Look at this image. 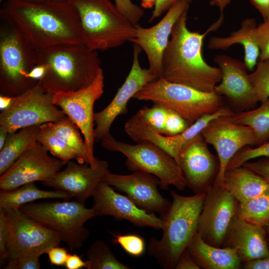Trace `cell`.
<instances>
[{
	"label": "cell",
	"mask_w": 269,
	"mask_h": 269,
	"mask_svg": "<svg viewBox=\"0 0 269 269\" xmlns=\"http://www.w3.org/2000/svg\"><path fill=\"white\" fill-rule=\"evenodd\" d=\"M0 15L36 50L83 43L77 12L67 0H5Z\"/></svg>",
	"instance_id": "1"
},
{
	"label": "cell",
	"mask_w": 269,
	"mask_h": 269,
	"mask_svg": "<svg viewBox=\"0 0 269 269\" xmlns=\"http://www.w3.org/2000/svg\"><path fill=\"white\" fill-rule=\"evenodd\" d=\"M186 10L174 24L162 59L161 76L166 80L205 92H214L222 79L219 67L209 65L202 55L205 37L217 30L224 19L217 20L203 33L191 31L187 27Z\"/></svg>",
	"instance_id": "2"
},
{
	"label": "cell",
	"mask_w": 269,
	"mask_h": 269,
	"mask_svg": "<svg viewBox=\"0 0 269 269\" xmlns=\"http://www.w3.org/2000/svg\"><path fill=\"white\" fill-rule=\"evenodd\" d=\"M36 63L46 68L37 85L52 94L85 88L102 70L97 51L84 43L59 44L37 50Z\"/></svg>",
	"instance_id": "3"
},
{
	"label": "cell",
	"mask_w": 269,
	"mask_h": 269,
	"mask_svg": "<svg viewBox=\"0 0 269 269\" xmlns=\"http://www.w3.org/2000/svg\"><path fill=\"white\" fill-rule=\"evenodd\" d=\"M206 193L184 196L172 191V201L165 216L160 240L151 238L148 254L165 269H175L179 258L197 232Z\"/></svg>",
	"instance_id": "4"
},
{
	"label": "cell",
	"mask_w": 269,
	"mask_h": 269,
	"mask_svg": "<svg viewBox=\"0 0 269 269\" xmlns=\"http://www.w3.org/2000/svg\"><path fill=\"white\" fill-rule=\"evenodd\" d=\"M76 10L83 43L104 51L134 38L135 27L110 0H67Z\"/></svg>",
	"instance_id": "5"
},
{
	"label": "cell",
	"mask_w": 269,
	"mask_h": 269,
	"mask_svg": "<svg viewBox=\"0 0 269 269\" xmlns=\"http://www.w3.org/2000/svg\"><path fill=\"white\" fill-rule=\"evenodd\" d=\"M151 101L176 112L190 126L207 114L224 106L223 97L215 92H203L160 77L145 85L133 97Z\"/></svg>",
	"instance_id": "6"
},
{
	"label": "cell",
	"mask_w": 269,
	"mask_h": 269,
	"mask_svg": "<svg viewBox=\"0 0 269 269\" xmlns=\"http://www.w3.org/2000/svg\"><path fill=\"white\" fill-rule=\"evenodd\" d=\"M37 65L36 50L12 26H0V95H20L37 84L28 74Z\"/></svg>",
	"instance_id": "7"
},
{
	"label": "cell",
	"mask_w": 269,
	"mask_h": 269,
	"mask_svg": "<svg viewBox=\"0 0 269 269\" xmlns=\"http://www.w3.org/2000/svg\"><path fill=\"white\" fill-rule=\"evenodd\" d=\"M19 209L29 217L58 233L71 250L80 248L90 235L84 224L97 216L95 210L78 201L31 202Z\"/></svg>",
	"instance_id": "8"
},
{
	"label": "cell",
	"mask_w": 269,
	"mask_h": 269,
	"mask_svg": "<svg viewBox=\"0 0 269 269\" xmlns=\"http://www.w3.org/2000/svg\"><path fill=\"white\" fill-rule=\"evenodd\" d=\"M100 141L105 149L124 154L126 165L131 171H144L157 177L161 189L166 190L173 185L182 190L186 186L176 160L155 144L147 140L129 144L116 140L111 134Z\"/></svg>",
	"instance_id": "9"
},
{
	"label": "cell",
	"mask_w": 269,
	"mask_h": 269,
	"mask_svg": "<svg viewBox=\"0 0 269 269\" xmlns=\"http://www.w3.org/2000/svg\"><path fill=\"white\" fill-rule=\"evenodd\" d=\"M54 94L44 91L37 84L12 97L10 105L0 114V128L9 133L33 126L55 122L67 116L53 103Z\"/></svg>",
	"instance_id": "10"
},
{
	"label": "cell",
	"mask_w": 269,
	"mask_h": 269,
	"mask_svg": "<svg viewBox=\"0 0 269 269\" xmlns=\"http://www.w3.org/2000/svg\"><path fill=\"white\" fill-rule=\"evenodd\" d=\"M1 209L8 229L7 260L22 256L40 257L62 241L58 233L30 218L19 209Z\"/></svg>",
	"instance_id": "11"
},
{
	"label": "cell",
	"mask_w": 269,
	"mask_h": 269,
	"mask_svg": "<svg viewBox=\"0 0 269 269\" xmlns=\"http://www.w3.org/2000/svg\"><path fill=\"white\" fill-rule=\"evenodd\" d=\"M103 70L89 86L78 91L54 94L53 103L79 128L82 134L90 158L95 165L98 158L94 155V105L104 93Z\"/></svg>",
	"instance_id": "12"
},
{
	"label": "cell",
	"mask_w": 269,
	"mask_h": 269,
	"mask_svg": "<svg viewBox=\"0 0 269 269\" xmlns=\"http://www.w3.org/2000/svg\"><path fill=\"white\" fill-rule=\"evenodd\" d=\"M206 193L197 232L207 244L223 247L239 203L223 184L213 183Z\"/></svg>",
	"instance_id": "13"
},
{
	"label": "cell",
	"mask_w": 269,
	"mask_h": 269,
	"mask_svg": "<svg viewBox=\"0 0 269 269\" xmlns=\"http://www.w3.org/2000/svg\"><path fill=\"white\" fill-rule=\"evenodd\" d=\"M201 134L217 153L219 169L214 182L216 184H223L227 165L239 150L247 146L257 145V136L253 129L232 122L228 116L212 120Z\"/></svg>",
	"instance_id": "14"
},
{
	"label": "cell",
	"mask_w": 269,
	"mask_h": 269,
	"mask_svg": "<svg viewBox=\"0 0 269 269\" xmlns=\"http://www.w3.org/2000/svg\"><path fill=\"white\" fill-rule=\"evenodd\" d=\"M48 152L40 142H35L0 175V191H10L27 183L51 179L65 164Z\"/></svg>",
	"instance_id": "15"
},
{
	"label": "cell",
	"mask_w": 269,
	"mask_h": 269,
	"mask_svg": "<svg viewBox=\"0 0 269 269\" xmlns=\"http://www.w3.org/2000/svg\"><path fill=\"white\" fill-rule=\"evenodd\" d=\"M234 113L230 108L224 106L215 113L202 117L182 133L168 136L154 132L136 113L126 122L124 131L135 142L147 140L155 144L171 155L177 162L181 150L201 134L210 122L218 117L230 116Z\"/></svg>",
	"instance_id": "16"
},
{
	"label": "cell",
	"mask_w": 269,
	"mask_h": 269,
	"mask_svg": "<svg viewBox=\"0 0 269 269\" xmlns=\"http://www.w3.org/2000/svg\"><path fill=\"white\" fill-rule=\"evenodd\" d=\"M141 50L139 46L134 44L132 67L125 81L109 104L101 111L94 113L96 141H101L111 134L110 128L116 118L127 113L129 101L145 85L157 79L148 68H142L140 66L139 55Z\"/></svg>",
	"instance_id": "17"
},
{
	"label": "cell",
	"mask_w": 269,
	"mask_h": 269,
	"mask_svg": "<svg viewBox=\"0 0 269 269\" xmlns=\"http://www.w3.org/2000/svg\"><path fill=\"white\" fill-rule=\"evenodd\" d=\"M191 0H179L166 12L154 25L144 28L135 26L134 37L130 42L139 46L145 52L149 71L157 79L161 76L162 59L169 42L173 26L182 14L189 9Z\"/></svg>",
	"instance_id": "18"
},
{
	"label": "cell",
	"mask_w": 269,
	"mask_h": 269,
	"mask_svg": "<svg viewBox=\"0 0 269 269\" xmlns=\"http://www.w3.org/2000/svg\"><path fill=\"white\" fill-rule=\"evenodd\" d=\"M177 163L186 186L195 194L206 193L213 184L219 169L218 159L210 151L201 134L181 150Z\"/></svg>",
	"instance_id": "19"
},
{
	"label": "cell",
	"mask_w": 269,
	"mask_h": 269,
	"mask_svg": "<svg viewBox=\"0 0 269 269\" xmlns=\"http://www.w3.org/2000/svg\"><path fill=\"white\" fill-rule=\"evenodd\" d=\"M102 182L126 193L140 208L148 213H159L162 218L171 204L159 192V179L147 172L135 171L131 174L123 175L109 171Z\"/></svg>",
	"instance_id": "20"
},
{
	"label": "cell",
	"mask_w": 269,
	"mask_h": 269,
	"mask_svg": "<svg viewBox=\"0 0 269 269\" xmlns=\"http://www.w3.org/2000/svg\"><path fill=\"white\" fill-rule=\"evenodd\" d=\"M214 61L222 75L214 92L225 97L237 112L256 107L259 102L244 62L225 54L216 55Z\"/></svg>",
	"instance_id": "21"
},
{
	"label": "cell",
	"mask_w": 269,
	"mask_h": 269,
	"mask_svg": "<svg viewBox=\"0 0 269 269\" xmlns=\"http://www.w3.org/2000/svg\"><path fill=\"white\" fill-rule=\"evenodd\" d=\"M66 164L64 170L58 171L51 179L43 184L65 192L83 204L92 197L98 185L110 171L108 162L99 159L96 167L71 160Z\"/></svg>",
	"instance_id": "22"
},
{
	"label": "cell",
	"mask_w": 269,
	"mask_h": 269,
	"mask_svg": "<svg viewBox=\"0 0 269 269\" xmlns=\"http://www.w3.org/2000/svg\"><path fill=\"white\" fill-rule=\"evenodd\" d=\"M92 197V208L97 216H111L117 220H126L140 227L162 229L163 227L162 218L140 208L128 196L116 192L114 187L104 182L98 185Z\"/></svg>",
	"instance_id": "23"
},
{
	"label": "cell",
	"mask_w": 269,
	"mask_h": 269,
	"mask_svg": "<svg viewBox=\"0 0 269 269\" xmlns=\"http://www.w3.org/2000/svg\"><path fill=\"white\" fill-rule=\"evenodd\" d=\"M264 227L236 215L229 228L223 247L235 250L243 262L267 257L269 249Z\"/></svg>",
	"instance_id": "24"
},
{
	"label": "cell",
	"mask_w": 269,
	"mask_h": 269,
	"mask_svg": "<svg viewBox=\"0 0 269 269\" xmlns=\"http://www.w3.org/2000/svg\"><path fill=\"white\" fill-rule=\"evenodd\" d=\"M186 249L200 267L205 269H238L241 261L235 250L217 247L206 243L196 232Z\"/></svg>",
	"instance_id": "25"
},
{
	"label": "cell",
	"mask_w": 269,
	"mask_h": 269,
	"mask_svg": "<svg viewBox=\"0 0 269 269\" xmlns=\"http://www.w3.org/2000/svg\"><path fill=\"white\" fill-rule=\"evenodd\" d=\"M257 25L255 18H246L242 21L241 28L232 32L229 36L210 37L208 47L211 49L225 50L235 44H241L245 52L244 62L248 71H253L260 56V49L255 36Z\"/></svg>",
	"instance_id": "26"
},
{
	"label": "cell",
	"mask_w": 269,
	"mask_h": 269,
	"mask_svg": "<svg viewBox=\"0 0 269 269\" xmlns=\"http://www.w3.org/2000/svg\"><path fill=\"white\" fill-rule=\"evenodd\" d=\"M223 185L239 203L269 191V184L265 179L242 165L226 170Z\"/></svg>",
	"instance_id": "27"
},
{
	"label": "cell",
	"mask_w": 269,
	"mask_h": 269,
	"mask_svg": "<svg viewBox=\"0 0 269 269\" xmlns=\"http://www.w3.org/2000/svg\"><path fill=\"white\" fill-rule=\"evenodd\" d=\"M72 197L61 190L39 189L34 182L24 184L15 189L0 192V208L17 209L25 204L44 199L69 200Z\"/></svg>",
	"instance_id": "28"
},
{
	"label": "cell",
	"mask_w": 269,
	"mask_h": 269,
	"mask_svg": "<svg viewBox=\"0 0 269 269\" xmlns=\"http://www.w3.org/2000/svg\"><path fill=\"white\" fill-rule=\"evenodd\" d=\"M38 127L39 126H33L8 133L4 146L0 150V175L37 141Z\"/></svg>",
	"instance_id": "29"
},
{
	"label": "cell",
	"mask_w": 269,
	"mask_h": 269,
	"mask_svg": "<svg viewBox=\"0 0 269 269\" xmlns=\"http://www.w3.org/2000/svg\"><path fill=\"white\" fill-rule=\"evenodd\" d=\"M48 124L52 132L74 151L77 162L87 163L93 167L97 166L93 164L90 158L79 128L69 118L66 117L58 121L48 123Z\"/></svg>",
	"instance_id": "30"
},
{
	"label": "cell",
	"mask_w": 269,
	"mask_h": 269,
	"mask_svg": "<svg viewBox=\"0 0 269 269\" xmlns=\"http://www.w3.org/2000/svg\"><path fill=\"white\" fill-rule=\"evenodd\" d=\"M228 117L236 124L252 128L257 136V145L269 141V98L257 108L234 112Z\"/></svg>",
	"instance_id": "31"
},
{
	"label": "cell",
	"mask_w": 269,
	"mask_h": 269,
	"mask_svg": "<svg viewBox=\"0 0 269 269\" xmlns=\"http://www.w3.org/2000/svg\"><path fill=\"white\" fill-rule=\"evenodd\" d=\"M237 216L252 224L269 226V191L239 203Z\"/></svg>",
	"instance_id": "32"
},
{
	"label": "cell",
	"mask_w": 269,
	"mask_h": 269,
	"mask_svg": "<svg viewBox=\"0 0 269 269\" xmlns=\"http://www.w3.org/2000/svg\"><path fill=\"white\" fill-rule=\"evenodd\" d=\"M86 261L87 269H130L120 262L113 254L108 244L101 239L92 244L88 249Z\"/></svg>",
	"instance_id": "33"
},
{
	"label": "cell",
	"mask_w": 269,
	"mask_h": 269,
	"mask_svg": "<svg viewBox=\"0 0 269 269\" xmlns=\"http://www.w3.org/2000/svg\"><path fill=\"white\" fill-rule=\"evenodd\" d=\"M37 141L53 156L60 159L65 164L73 159H76L74 151L52 132L48 123L39 126Z\"/></svg>",
	"instance_id": "34"
},
{
	"label": "cell",
	"mask_w": 269,
	"mask_h": 269,
	"mask_svg": "<svg viewBox=\"0 0 269 269\" xmlns=\"http://www.w3.org/2000/svg\"><path fill=\"white\" fill-rule=\"evenodd\" d=\"M256 97L261 103L269 98V58L259 60L254 72L249 74Z\"/></svg>",
	"instance_id": "35"
},
{
	"label": "cell",
	"mask_w": 269,
	"mask_h": 269,
	"mask_svg": "<svg viewBox=\"0 0 269 269\" xmlns=\"http://www.w3.org/2000/svg\"><path fill=\"white\" fill-rule=\"evenodd\" d=\"M168 111L163 105L154 104L150 108L143 107L137 113L154 132L164 135Z\"/></svg>",
	"instance_id": "36"
},
{
	"label": "cell",
	"mask_w": 269,
	"mask_h": 269,
	"mask_svg": "<svg viewBox=\"0 0 269 269\" xmlns=\"http://www.w3.org/2000/svg\"><path fill=\"white\" fill-rule=\"evenodd\" d=\"M260 157L269 158V141L255 148L247 146L241 148L231 159L226 170L240 166L250 160Z\"/></svg>",
	"instance_id": "37"
},
{
	"label": "cell",
	"mask_w": 269,
	"mask_h": 269,
	"mask_svg": "<svg viewBox=\"0 0 269 269\" xmlns=\"http://www.w3.org/2000/svg\"><path fill=\"white\" fill-rule=\"evenodd\" d=\"M111 234L113 243L119 244L130 255L138 257L144 252L145 243L140 236L135 234Z\"/></svg>",
	"instance_id": "38"
},
{
	"label": "cell",
	"mask_w": 269,
	"mask_h": 269,
	"mask_svg": "<svg viewBox=\"0 0 269 269\" xmlns=\"http://www.w3.org/2000/svg\"><path fill=\"white\" fill-rule=\"evenodd\" d=\"M115 4L120 11L134 26L138 24L144 12L138 5L131 0H114Z\"/></svg>",
	"instance_id": "39"
},
{
	"label": "cell",
	"mask_w": 269,
	"mask_h": 269,
	"mask_svg": "<svg viewBox=\"0 0 269 269\" xmlns=\"http://www.w3.org/2000/svg\"><path fill=\"white\" fill-rule=\"evenodd\" d=\"M189 126L180 115L169 109L164 135L168 136L177 135L184 132Z\"/></svg>",
	"instance_id": "40"
},
{
	"label": "cell",
	"mask_w": 269,
	"mask_h": 269,
	"mask_svg": "<svg viewBox=\"0 0 269 269\" xmlns=\"http://www.w3.org/2000/svg\"><path fill=\"white\" fill-rule=\"evenodd\" d=\"M255 36L260 49L259 60L269 58V18L257 25Z\"/></svg>",
	"instance_id": "41"
},
{
	"label": "cell",
	"mask_w": 269,
	"mask_h": 269,
	"mask_svg": "<svg viewBox=\"0 0 269 269\" xmlns=\"http://www.w3.org/2000/svg\"><path fill=\"white\" fill-rule=\"evenodd\" d=\"M39 256H28L8 259L6 269H39L41 265Z\"/></svg>",
	"instance_id": "42"
},
{
	"label": "cell",
	"mask_w": 269,
	"mask_h": 269,
	"mask_svg": "<svg viewBox=\"0 0 269 269\" xmlns=\"http://www.w3.org/2000/svg\"><path fill=\"white\" fill-rule=\"evenodd\" d=\"M8 240V229L4 213L0 208V264L7 260L6 245Z\"/></svg>",
	"instance_id": "43"
},
{
	"label": "cell",
	"mask_w": 269,
	"mask_h": 269,
	"mask_svg": "<svg viewBox=\"0 0 269 269\" xmlns=\"http://www.w3.org/2000/svg\"><path fill=\"white\" fill-rule=\"evenodd\" d=\"M49 261L51 266H64L68 256V250L59 246H54L47 250Z\"/></svg>",
	"instance_id": "44"
},
{
	"label": "cell",
	"mask_w": 269,
	"mask_h": 269,
	"mask_svg": "<svg viewBox=\"0 0 269 269\" xmlns=\"http://www.w3.org/2000/svg\"><path fill=\"white\" fill-rule=\"evenodd\" d=\"M242 165L251 169L261 176L269 184V158L253 162L247 161Z\"/></svg>",
	"instance_id": "45"
},
{
	"label": "cell",
	"mask_w": 269,
	"mask_h": 269,
	"mask_svg": "<svg viewBox=\"0 0 269 269\" xmlns=\"http://www.w3.org/2000/svg\"><path fill=\"white\" fill-rule=\"evenodd\" d=\"M179 0H156L152 15L148 21L151 22L156 18L167 11L173 4Z\"/></svg>",
	"instance_id": "46"
},
{
	"label": "cell",
	"mask_w": 269,
	"mask_h": 269,
	"mask_svg": "<svg viewBox=\"0 0 269 269\" xmlns=\"http://www.w3.org/2000/svg\"><path fill=\"white\" fill-rule=\"evenodd\" d=\"M187 249L181 254L175 269H200Z\"/></svg>",
	"instance_id": "47"
},
{
	"label": "cell",
	"mask_w": 269,
	"mask_h": 269,
	"mask_svg": "<svg viewBox=\"0 0 269 269\" xmlns=\"http://www.w3.org/2000/svg\"><path fill=\"white\" fill-rule=\"evenodd\" d=\"M246 269H269V255L245 262Z\"/></svg>",
	"instance_id": "48"
},
{
	"label": "cell",
	"mask_w": 269,
	"mask_h": 269,
	"mask_svg": "<svg viewBox=\"0 0 269 269\" xmlns=\"http://www.w3.org/2000/svg\"><path fill=\"white\" fill-rule=\"evenodd\" d=\"M64 266L67 269H81L86 267V263L76 254H69Z\"/></svg>",
	"instance_id": "49"
},
{
	"label": "cell",
	"mask_w": 269,
	"mask_h": 269,
	"mask_svg": "<svg viewBox=\"0 0 269 269\" xmlns=\"http://www.w3.org/2000/svg\"><path fill=\"white\" fill-rule=\"evenodd\" d=\"M249 1L260 13L264 19L269 18V0H249Z\"/></svg>",
	"instance_id": "50"
},
{
	"label": "cell",
	"mask_w": 269,
	"mask_h": 269,
	"mask_svg": "<svg viewBox=\"0 0 269 269\" xmlns=\"http://www.w3.org/2000/svg\"><path fill=\"white\" fill-rule=\"evenodd\" d=\"M45 72L46 68L43 65L37 64L28 73V77L38 82L44 77Z\"/></svg>",
	"instance_id": "51"
},
{
	"label": "cell",
	"mask_w": 269,
	"mask_h": 269,
	"mask_svg": "<svg viewBox=\"0 0 269 269\" xmlns=\"http://www.w3.org/2000/svg\"><path fill=\"white\" fill-rule=\"evenodd\" d=\"M232 0H211L210 1L211 6L217 7L220 12V16H224L223 12L225 8L231 3Z\"/></svg>",
	"instance_id": "52"
},
{
	"label": "cell",
	"mask_w": 269,
	"mask_h": 269,
	"mask_svg": "<svg viewBox=\"0 0 269 269\" xmlns=\"http://www.w3.org/2000/svg\"><path fill=\"white\" fill-rule=\"evenodd\" d=\"M12 97L0 95V110L2 111L10 105Z\"/></svg>",
	"instance_id": "53"
},
{
	"label": "cell",
	"mask_w": 269,
	"mask_h": 269,
	"mask_svg": "<svg viewBox=\"0 0 269 269\" xmlns=\"http://www.w3.org/2000/svg\"><path fill=\"white\" fill-rule=\"evenodd\" d=\"M8 132L3 128H0V150L4 146L6 142Z\"/></svg>",
	"instance_id": "54"
},
{
	"label": "cell",
	"mask_w": 269,
	"mask_h": 269,
	"mask_svg": "<svg viewBox=\"0 0 269 269\" xmlns=\"http://www.w3.org/2000/svg\"><path fill=\"white\" fill-rule=\"evenodd\" d=\"M156 0H141V6L144 8H150L155 6Z\"/></svg>",
	"instance_id": "55"
},
{
	"label": "cell",
	"mask_w": 269,
	"mask_h": 269,
	"mask_svg": "<svg viewBox=\"0 0 269 269\" xmlns=\"http://www.w3.org/2000/svg\"><path fill=\"white\" fill-rule=\"evenodd\" d=\"M3 0H0V2H1ZM24 0V1H32V2H38V1H43L45 0Z\"/></svg>",
	"instance_id": "56"
},
{
	"label": "cell",
	"mask_w": 269,
	"mask_h": 269,
	"mask_svg": "<svg viewBox=\"0 0 269 269\" xmlns=\"http://www.w3.org/2000/svg\"><path fill=\"white\" fill-rule=\"evenodd\" d=\"M55 0V1H63V0Z\"/></svg>",
	"instance_id": "57"
}]
</instances>
